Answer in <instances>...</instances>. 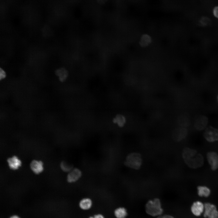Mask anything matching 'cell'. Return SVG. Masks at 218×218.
Instances as JSON below:
<instances>
[{
	"instance_id": "6da1fadb",
	"label": "cell",
	"mask_w": 218,
	"mask_h": 218,
	"mask_svg": "<svg viewBox=\"0 0 218 218\" xmlns=\"http://www.w3.org/2000/svg\"><path fill=\"white\" fill-rule=\"evenodd\" d=\"M182 156L186 164L192 169H197L202 166L204 164V158L196 150L186 147L183 150Z\"/></svg>"
},
{
	"instance_id": "7a4b0ae2",
	"label": "cell",
	"mask_w": 218,
	"mask_h": 218,
	"mask_svg": "<svg viewBox=\"0 0 218 218\" xmlns=\"http://www.w3.org/2000/svg\"><path fill=\"white\" fill-rule=\"evenodd\" d=\"M145 210L148 214L153 216L160 215L163 211L160 202L158 198L149 200L146 204Z\"/></svg>"
},
{
	"instance_id": "3957f363",
	"label": "cell",
	"mask_w": 218,
	"mask_h": 218,
	"mask_svg": "<svg viewBox=\"0 0 218 218\" xmlns=\"http://www.w3.org/2000/svg\"><path fill=\"white\" fill-rule=\"evenodd\" d=\"M142 163L141 155L138 153H132L127 156L124 164L128 167L138 170L140 167Z\"/></svg>"
},
{
	"instance_id": "277c9868",
	"label": "cell",
	"mask_w": 218,
	"mask_h": 218,
	"mask_svg": "<svg viewBox=\"0 0 218 218\" xmlns=\"http://www.w3.org/2000/svg\"><path fill=\"white\" fill-rule=\"evenodd\" d=\"M203 216L205 218H218V211L216 206L209 203L204 204Z\"/></svg>"
},
{
	"instance_id": "5b68a950",
	"label": "cell",
	"mask_w": 218,
	"mask_h": 218,
	"mask_svg": "<svg viewBox=\"0 0 218 218\" xmlns=\"http://www.w3.org/2000/svg\"><path fill=\"white\" fill-rule=\"evenodd\" d=\"M203 136L206 140L209 142L218 141V129L209 126L205 130Z\"/></svg>"
},
{
	"instance_id": "8992f818",
	"label": "cell",
	"mask_w": 218,
	"mask_h": 218,
	"mask_svg": "<svg viewBox=\"0 0 218 218\" xmlns=\"http://www.w3.org/2000/svg\"><path fill=\"white\" fill-rule=\"evenodd\" d=\"M206 158L212 170L215 171L218 169V154L216 152L213 151L208 152Z\"/></svg>"
},
{
	"instance_id": "52a82bcc",
	"label": "cell",
	"mask_w": 218,
	"mask_h": 218,
	"mask_svg": "<svg viewBox=\"0 0 218 218\" xmlns=\"http://www.w3.org/2000/svg\"><path fill=\"white\" fill-rule=\"evenodd\" d=\"M187 130L184 127H181L175 128L172 133V137L175 141L178 142L182 140L187 136Z\"/></svg>"
},
{
	"instance_id": "ba28073f",
	"label": "cell",
	"mask_w": 218,
	"mask_h": 218,
	"mask_svg": "<svg viewBox=\"0 0 218 218\" xmlns=\"http://www.w3.org/2000/svg\"><path fill=\"white\" fill-rule=\"evenodd\" d=\"M191 210L194 215L200 216L204 210V204L200 201H195L191 206Z\"/></svg>"
},
{
	"instance_id": "9c48e42d",
	"label": "cell",
	"mask_w": 218,
	"mask_h": 218,
	"mask_svg": "<svg viewBox=\"0 0 218 218\" xmlns=\"http://www.w3.org/2000/svg\"><path fill=\"white\" fill-rule=\"evenodd\" d=\"M81 172L79 169L76 168L73 169L68 175L67 181L70 183L75 182L81 177Z\"/></svg>"
},
{
	"instance_id": "30bf717a",
	"label": "cell",
	"mask_w": 218,
	"mask_h": 218,
	"mask_svg": "<svg viewBox=\"0 0 218 218\" xmlns=\"http://www.w3.org/2000/svg\"><path fill=\"white\" fill-rule=\"evenodd\" d=\"M208 123V119L206 117L203 115L199 116L196 119L194 126L198 130H202L206 126Z\"/></svg>"
},
{
	"instance_id": "8fae6325",
	"label": "cell",
	"mask_w": 218,
	"mask_h": 218,
	"mask_svg": "<svg viewBox=\"0 0 218 218\" xmlns=\"http://www.w3.org/2000/svg\"><path fill=\"white\" fill-rule=\"evenodd\" d=\"M92 200L88 198H84L82 199L79 203L80 208L84 211L89 210L92 207Z\"/></svg>"
},
{
	"instance_id": "7c38bea8",
	"label": "cell",
	"mask_w": 218,
	"mask_h": 218,
	"mask_svg": "<svg viewBox=\"0 0 218 218\" xmlns=\"http://www.w3.org/2000/svg\"><path fill=\"white\" fill-rule=\"evenodd\" d=\"M30 167L31 170L36 174L40 173L43 169L42 163L36 160L32 161L30 164Z\"/></svg>"
},
{
	"instance_id": "4fadbf2b",
	"label": "cell",
	"mask_w": 218,
	"mask_h": 218,
	"mask_svg": "<svg viewBox=\"0 0 218 218\" xmlns=\"http://www.w3.org/2000/svg\"><path fill=\"white\" fill-rule=\"evenodd\" d=\"M197 194L200 197H208L210 194L211 190L205 186H199L197 188Z\"/></svg>"
},
{
	"instance_id": "5bb4252c",
	"label": "cell",
	"mask_w": 218,
	"mask_h": 218,
	"mask_svg": "<svg viewBox=\"0 0 218 218\" xmlns=\"http://www.w3.org/2000/svg\"><path fill=\"white\" fill-rule=\"evenodd\" d=\"M7 161L10 167L13 170L17 169L21 164V161L16 156L9 158Z\"/></svg>"
},
{
	"instance_id": "9a60e30c",
	"label": "cell",
	"mask_w": 218,
	"mask_h": 218,
	"mask_svg": "<svg viewBox=\"0 0 218 218\" xmlns=\"http://www.w3.org/2000/svg\"><path fill=\"white\" fill-rule=\"evenodd\" d=\"M127 214V210L123 207H118L114 211V214L116 218H126Z\"/></svg>"
},
{
	"instance_id": "2e32d148",
	"label": "cell",
	"mask_w": 218,
	"mask_h": 218,
	"mask_svg": "<svg viewBox=\"0 0 218 218\" xmlns=\"http://www.w3.org/2000/svg\"><path fill=\"white\" fill-rule=\"evenodd\" d=\"M151 41V38L148 35L145 34L141 37L140 41V45L143 47L148 46Z\"/></svg>"
},
{
	"instance_id": "e0dca14e",
	"label": "cell",
	"mask_w": 218,
	"mask_h": 218,
	"mask_svg": "<svg viewBox=\"0 0 218 218\" xmlns=\"http://www.w3.org/2000/svg\"><path fill=\"white\" fill-rule=\"evenodd\" d=\"M56 74L61 81H64L66 78L68 74L67 71L64 68H61L58 69L56 71Z\"/></svg>"
},
{
	"instance_id": "ac0fdd59",
	"label": "cell",
	"mask_w": 218,
	"mask_h": 218,
	"mask_svg": "<svg viewBox=\"0 0 218 218\" xmlns=\"http://www.w3.org/2000/svg\"><path fill=\"white\" fill-rule=\"evenodd\" d=\"M177 121L179 125L183 127L187 126L189 124V119L185 115H182L179 116Z\"/></svg>"
},
{
	"instance_id": "d6986e66",
	"label": "cell",
	"mask_w": 218,
	"mask_h": 218,
	"mask_svg": "<svg viewBox=\"0 0 218 218\" xmlns=\"http://www.w3.org/2000/svg\"><path fill=\"white\" fill-rule=\"evenodd\" d=\"M113 121L114 123H117L119 127H122L125 123L126 119L123 115L119 114L114 119Z\"/></svg>"
},
{
	"instance_id": "ffe728a7",
	"label": "cell",
	"mask_w": 218,
	"mask_h": 218,
	"mask_svg": "<svg viewBox=\"0 0 218 218\" xmlns=\"http://www.w3.org/2000/svg\"><path fill=\"white\" fill-rule=\"evenodd\" d=\"M60 166L61 169L65 172H69L73 169L72 165L64 161L61 163Z\"/></svg>"
},
{
	"instance_id": "44dd1931",
	"label": "cell",
	"mask_w": 218,
	"mask_h": 218,
	"mask_svg": "<svg viewBox=\"0 0 218 218\" xmlns=\"http://www.w3.org/2000/svg\"><path fill=\"white\" fill-rule=\"evenodd\" d=\"M212 15L216 19L218 20V4L213 7L212 10Z\"/></svg>"
},
{
	"instance_id": "7402d4cb",
	"label": "cell",
	"mask_w": 218,
	"mask_h": 218,
	"mask_svg": "<svg viewBox=\"0 0 218 218\" xmlns=\"http://www.w3.org/2000/svg\"><path fill=\"white\" fill-rule=\"evenodd\" d=\"M209 21V18L206 16H203L200 18L199 21L200 24L202 25L207 24Z\"/></svg>"
},
{
	"instance_id": "603a6c76",
	"label": "cell",
	"mask_w": 218,
	"mask_h": 218,
	"mask_svg": "<svg viewBox=\"0 0 218 218\" xmlns=\"http://www.w3.org/2000/svg\"><path fill=\"white\" fill-rule=\"evenodd\" d=\"M6 74L5 71L2 69L0 70V78L1 80L5 78L6 76Z\"/></svg>"
},
{
	"instance_id": "cb8c5ba5",
	"label": "cell",
	"mask_w": 218,
	"mask_h": 218,
	"mask_svg": "<svg viewBox=\"0 0 218 218\" xmlns=\"http://www.w3.org/2000/svg\"><path fill=\"white\" fill-rule=\"evenodd\" d=\"M94 218H105L104 216L101 214L98 213L94 215Z\"/></svg>"
},
{
	"instance_id": "d4e9b609",
	"label": "cell",
	"mask_w": 218,
	"mask_h": 218,
	"mask_svg": "<svg viewBox=\"0 0 218 218\" xmlns=\"http://www.w3.org/2000/svg\"><path fill=\"white\" fill-rule=\"evenodd\" d=\"M97 1L99 4L103 5L106 3L107 0H97Z\"/></svg>"
},
{
	"instance_id": "484cf974",
	"label": "cell",
	"mask_w": 218,
	"mask_h": 218,
	"mask_svg": "<svg viewBox=\"0 0 218 218\" xmlns=\"http://www.w3.org/2000/svg\"><path fill=\"white\" fill-rule=\"evenodd\" d=\"M160 218H174V217L169 215H165L163 216H160Z\"/></svg>"
},
{
	"instance_id": "4316f807",
	"label": "cell",
	"mask_w": 218,
	"mask_h": 218,
	"mask_svg": "<svg viewBox=\"0 0 218 218\" xmlns=\"http://www.w3.org/2000/svg\"><path fill=\"white\" fill-rule=\"evenodd\" d=\"M9 218H20L17 215H13L11 217H10Z\"/></svg>"
},
{
	"instance_id": "83f0119b",
	"label": "cell",
	"mask_w": 218,
	"mask_h": 218,
	"mask_svg": "<svg viewBox=\"0 0 218 218\" xmlns=\"http://www.w3.org/2000/svg\"><path fill=\"white\" fill-rule=\"evenodd\" d=\"M88 218H94V217L93 216H89Z\"/></svg>"
},
{
	"instance_id": "f1b7e54d",
	"label": "cell",
	"mask_w": 218,
	"mask_h": 218,
	"mask_svg": "<svg viewBox=\"0 0 218 218\" xmlns=\"http://www.w3.org/2000/svg\"><path fill=\"white\" fill-rule=\"evenodd\" d=\"M157 218H160V217L159 216V217H158Z\"/></svg>"
},
{
	"instance_id": "f546056e",
	"label": "cell",
	"mask_w": 218,
	"mask_h": 218,
	"mask_svg": "<svg viewBox=\"0 0 218 218\" xmlns=\"http://www.w3.org/2000/svg\"><path fill=\"white\" fill-rule=\"evenodd\" d=\"M217 100H218V97H217Z\"/></svg>"
}]
</instances>
